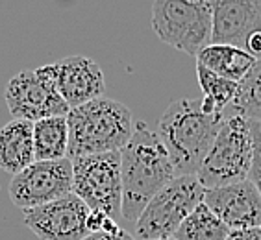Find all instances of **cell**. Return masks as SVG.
<instances>
[{
    "label": "cell",
    "instance_id": "13",
    "mask_svg": "<svg viewBox=\"0 0 261 240\" xmlns=\"http://www.w3.org/2000/svg\"><path fill=\"white\" fill-rule=\"evenodd\" d=\"M52 67H54L58 93L69 105V109L96 100L104 93V72L91 57L67 55L58 63H52Z\"/></svg>",
    "mask_w": 261,
    "mask_h": 240
},
{
    "label": "cell",
    "instance_id": "3",
    "mask_svg": "<svg viewBox=\"0 0 261 240\" xmlns=\"http://www.w3.org/2000/svg\"><path fill=\"white\" fill-rule=\"evenodd\" d=\"M70 161L121 152L134 133V116L124 104L100 96L67 113Z\"/></svg>",
    "mask_w": 261,
    "mask_h": 240
},
{
    "label": "cell",
    "instance_id": "2",
    "mask_svg": "<svg viewBox=\"0 0 261 240\" xmlns=\"http://www.w3.org/2000/svg\"><path fill=\"white\" fill-rule=\"evenodd\" d=\"M226 115H207L200 100H174L161 115L158 135L163 140L176 177L196 175Z\"/></svg>",
    "mask_w": 261,
    "mask_h": 240
},
{
    "label": "cell",
    "instance_id": "19",
    "mask_svg": "<svg viewBox=\"0 0 261 240\" xmlns=\"http://www.w3.org/2000/svg\"><path fill=\"white\" fill-rule=\"evenodd\" d=\"M230 107L233 113L261 122V59H256L248 74L239 81L237 95Z\"/></svg>",
    "mask_w": 261,
    "mask_h": 240
},
{
    "label": "cell",
    "instance_id": "14",
    "mask_svg": "<svg viewBox=\"0 0 261 240\" xmlns=\"http://www.w3.org/2000/svg\"><path fill=\"white\" fill-rule=\"evenodd\" d=\"M35 163L34 122L11 118L0 128V168L15 175Z\"/></svg>",
    "mask_w": 261,
    "mask_h": 240
},
{
    "label": "cell",
    "instance_id": "10",
    "mask_svg": "<svg viewBox=\"0 0 261 240\" xmlns=\"http://www.w3.org/2000/svg\"><path fill=\"white\" fill-rule=\"evenodd\" d=\"M89 209L76 194L24 211V225L39 240H84Z\"/></svg>",
    "mask_w": 261,
    "mask_h": 240
},
{
    "label": "cell",
    "instance_id": "23",
    "mask_svg": "<svg viewBox=\"0 0 261 240\" xmlns=\"http://www.w3.org/2000/svg\"><path fill=\"white\" fill-rule=\"evenodd\" d=\"M84 240H137L134 235H130L128 231L121 229L119 233H113V235H108V233H93V235H87Z\"/></svg>",
    "mask_w": 261,
    "mask_h": 240
},
{
    "label": "cell",
    "instance_id": "24",
    "mask_svg": "<svg viewBox=\"0 0 261 240\" xmlns=\"http://www.w3.org/2000/svg\"><path fill=\"white\" fill-rule=\"evenodd\" d=\"M161 240H176V238H172V236H171V238H161Z\"/></svg>",
    "mask_w": 261,
    "mask_h": 240
},
{
    "label": "cell",
    "instance_id": "20",
    "mask_svg": "<svg viewBox=\"0 0 261 240\" xmlns=\"http://www.w3.org/2000/svg\"><path fill=\"white\" fill-rule=\"evenodd\" d=\"M250 130H252V139H254V159H252V168H250V174H248V181L256 187V190L261 196V122L250 120Z\"/></svg>",
    "mask_w": 261,
    "mask_h": 240
},
{
    "label": "cell",
    "instance_id": "21",
    "mask_svg": "<svg viewBox=\"0 0 261 240\" xmlns=\"http://www.w3.org/2000/svg\"><path fill=\"white\" fill-rule=\"evenodd\" d=\"M87 231H89V235H93V233L113 235V233H119L121 227L111 216L104 215L100 211H89V215H87Z\"/></svg>",
    "mask_w": 261,
    "mask_h": 240
},
{
    "label": "cell",
    "instance_id": "1",
    "mask_svg": "<svg viewBox=\"0 0 261 240\" xmlns=\"http://www.w3.org/2000/svg\"><path fill=\"white\" fill-rule=\"evenodd\" d=\"M176 177L171 157L158 131L134 122V133L121 150V215L136 224L146 203Z\"/></svg>",
    "mask_w": 261,
    "mask_h": 240
},
{
    "label": "cell",
    "instance_id": "5",
    "mask_svg": "<svg viewBox=\"0 0 261 240\" xmlns=\"http://www.w3.org/2000/svg\"><path fill=\"white\" fill-rule=\"evenodd\" d=\"M152 28L165 45L196 57L211 45L213 6L206 0H158Z\"/></svg>",
    "mask_w": 261,
    "mask_h": 240
},
{
    "label": "cell",
    "instance_id": "11",
    "mask_svg": "<svg viewBox=\"0 0 261 240\" xmlns=\"http://www.w3.org/2000/svg\"><path fill=\"white\" fill-rule=\"evenodd\" d=\"M204 203L230 231L261 227V196L248 179L206 190Z\"/></svg>",
    "mask_w": 261,
    "mask_h": 240
},
{
    "label": "cell",
    "instance_id": "17",
    "mask_svg": "<svg viewBox=\"0 0 261 240\" xmlns=\"http://www.w3.org/2000/svg\"><path fill=\"white\" fill-rule=\"evenodd\" d=\"M196 76L202 89V111L207 115H224L237 95L239 83L230 80H224L215 72L204 69L202 65H196Z\"/></svg>",
    "mask_w": 261,
    "mask_h": 240
},
{
    "label": "cell",
    "instance_id": "18",
    "mask_svg": "<svg viewBox=\"0 0 261 240\" xmlns=\"http://www.w3.org/2000/svg\"><path fill=\"white\" fill-rule=\"evenodd\" d=\"M230 235V229L222 224L213 211L206 205L200 203L193 211L191 215L187 216L186 220L181 222L172 238L176 240H226Z\"/></svg>",
    "mask_w": 261,
    "mask_h": 240
},
{
    "label": "cell",
    "instance_id": "22",
    "mask_svg": "<svg viewBox=\"0 0 261 240\" xmlns=\"http://www.w3.org/2000/svg\"><path fill=\"white\" fill-rule=\"evenodd\" d=\"M226 240H261V227H252V229L230 231Z\"/></svg>",
    "mask_w": 261,
    "mask_h": 240
},
{
    "label": "cell",
    "instance_id": "15",
    "mask_svg": "<svg viewBox=\"0 0 261 240\" xmlns=\"http://www.w3.org/2000/svg\"><path fill=\"white\" fill-rule=\"evenodd\" d=\"M254 63L256 59L252 55L228 45H210L196 55V65H202L217 76L236 83H239L248 74Z\"/></svg>",
    "mask_w": 261,
    "mask_h": 240
},
{
    "label": "cell",
    "instance_id": "8",
    "mask_svg": "<svg viewBox=\"0 0 261 240\" xmlns=\"http://www.w3.org/2000/svg\"><path fill=\"white\" fill-rule=\"evenodd\" d=\"M6 104L17 120L37 122L50 116H67L69 105L58 93L54 67L43 65L35 70H20L6 87Z\"/></svg>",
    "mask_w": 261,
    "mask_h": 240
},
{
    "label": "cell",
    "instance_id": "6",
    "mask_svg": "<svg viewBox=\"0 0 261 240\" xmlns=\"http://www.w3.org/2000/svg\"><path fill=\"white\" fill-rule=\"evenodd\" d=\"M206 189L196 175H180L146 203L136 222L137 240L171 238L181 222L204 203Z\"/></svg>",
    "mask_w": 261,
    "mask_h": 240
},
{
    "label": "cell",
    "instance_id": "12",
    "mask_svg": "<svg viewBox=\"0 0 261 240\" xmlns=\"http://www.w3.org/2000/svg\"><path fill=\"white\" fill-rule=\"evenodd\" d=\"M211 45L236 46L245 52L246 41L261 32V0H215Z\"/></svg>",
    "mask_w": 261,
    "mask_h": 240
},
{
    "label": "cell",
    "instance_id": "9",
    "mask_svg": "<svg viewBox=\"0 0 261 240\" xmlns=\"http://www.w3.org/2000/svg\"><path fill=\"white\" fill-rule=\"evenodd\" d=\"M72 194V161H35L15 174L10 183V200L19 209H35Z\"/></svg>",
    "mask_w": 261,
    "mask_h": 240
},
{
    "label": "cell",
    "instance_id": "16",
    "mask_svg": "<svg viewBox=\"0 0 261 240\" xmlns=\"http://www.w3.org/2000/svg\"><path fill=\"white\" fill-rule=\"evenodd\" d=\"M69 150L67 116H50L34 122L35 161H60Z\"/></svg>",
    "mask_w": 261,
    "mask_h": 240
},
{
    "label": "cell",
    "instance_id": "7",
    "mask_svg": "<svg viewBox=\"0 0 261 240\" xmlns=\"http://www.w3.org/2000/svg\"><path fill=\"white\" fill-rule=\"evenodd\" d=\"M72 194L89 211L115 218L121 215V152L72 159Z\"/></svg>",
    "mask_w": 261,
    "mask_h": 240
},
{
    "label": "cell",
    "instance_id": "4",
    "mask_svg": "<svg viewBox=\"0 0 261 240\" xmlns=\"http://www.w3.org/2000/svg\"><path fill=\"white\" fill-rule=\"evenodd\" d=\"M254 159V139L250 120L231 113L224 118L200 170L196 174L206 190L221 189L248 179Z\"/></svg>",
    "mask_w": 261,
    "mask_h": 240
}]
</instances>
